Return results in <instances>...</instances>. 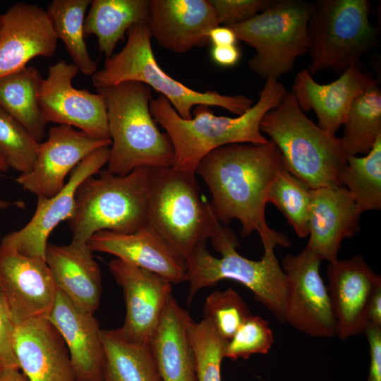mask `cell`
Wrapping results in <instances>:
<instances>
[{
  "label": "cell",
  "instance_id": "6da1fadb",
  "mask_svg": "<svg viewBox=\"0 0 381 381\" xmlns=\"http://www.w3.org/2000/svg\"><path fill=\"white\" fill-rule=\"evenodd\" d=\"M284 168L281 152L270 140L263 144L234 143L214 149L200 160L195 174L209 189L210 204L219 222L227 225L238 219L241 235L257 231L267 251L291 244L265 219L270 189Z\"/></svg>",
  "mask_w": 381,
  "mask_h": 381
},
{
  "label": "cell",
  "instance_id": "7a4b0ae2",
  "mask_svg": "<svg viewBox=\"0 0 381 381\" xmlns=\"http://www.w3.org/2000/svg\"><path fill=\"white\" fill-rule=\"evenodd\" d=\"M286 90L275 78L265 80L258 102L236 117L216 116L209 106L198 105L190 119L181 118L162 96L152 99L150 111L169 138L174 168L195 173L200 160L219 147L234 143L263 144L268 140L260 124L263 116L282 100Z\"/></svg>",
  "mask_w": 381,
  "mask_h": 381
},
{
  "label": "cell",
  "instance_id": "3957f363",
  "mask_svg": "<svg viewBox=\"0 0 381 381\" xmlns=\"http://www.w3.org/2000/svg\"><path fill=\"white\" fill-rule=\"evenodd\" d=\"M105 101L111 147L107 170L124 176L140 167L172 166L174 150L150 111L151 88L135 81L96 89Z\"/></svg>",
  "mask_w": 381,
  "mask_h": 381
},
{
  "label": "cell",
  "instance_id": "277c9868",
  "mask_svg": "<svg viewBox=\"0 0 381 381\" xmlns=\"http://www.w3.org/2000/svg\"><path fill=\"white\" fill-rule=\"evenodd\" d=\"M260 128L277 146L286 169L311 189L340 186L339 173L347 158L341 138L311 121L291 90L263 116Z\"/></svg>",
  "mask_w": 381,
  "mask_h": 381
},
{
  "label": "cell",
  "instance_id": "5b68a950",
  "mask_svg": "<svg viewBox=\"0 0 381 381\" xmlns=\"http://www.w3.org/2000/svg\"><path fill=\"white\" fill-rule=\"evenodd\" d=\"M126 34L123 49L107 58L104 67L92 75L96 89L127 81L142 83L160 93L184 119H192L195 106H215L240 116L253 105V100L245 95L198 92L167 74L155 57L147 23L133 25Z\"/></svg>",
  "mask_w": 381,
  "mask_h": 381
},
{
  "label": "cell",
  "instance_id": "8992f818",
  "mask_svg": "<svg viewBox=\"0 0 381 381\" xmlns=\"http://www.w3.org/2000/svg\"><path fill=\"white\" fill-rule=\"evenodd\" d=\"M150 169L138 168L124 176L106 169L84 180L68 220L72 241L87 243L99 231L131 234L147 224Z\"/></svg>",
  "mask_w": 381,
  "mask_h": 381
},
{
  "label": "cell",
  "instance_id": "52a82bcc",
  "mask_svg": "<svg viewBox=\"0 0 381 381\" xmlns=\"http://www.w3.org/2000/svg\"><path fill=\"white\" fill-rule=\"evenodd\" d=\"M195 174L173 167L150 169L147 224L185 260L223 225L202 195Z\"/></svg>",
  "mask_w": 381,
  "mask_h": 381
},
{
  "label": "cell",
  "instance_id": "ba28073f",
  "mask_svg": "<svg viewBox=\"0 0 381 381\" xmlns=\"http://www.w3.org/2000/svg\"><path fill=\"white\" fill-rule=\"evenodd\" d=\"M308 20L307 68L311 75L330 69L342 74L377 46L378 30L369 19L368 0H317Z\"/></svg>",
  "mask_w": 381,
  "mask_h": 381
},
{
  "label": "cell",
  "instance_id": "9c48e42d",
  "mask_svg": "<svg viewBox=\"0 0 381 381\" xmlns=\"http://www.w3.org/2000/svg\"><path fill=\"white\" fill-rule=\"evenodd\" d=\"M315 4L303 0H276L253 18L231 26L238 40L255 50L248 67L267 80L291 71L308 52V20Z\"/></svg>",
  "mask_w": 381,
  "mask_h": 381
},
{
  "label": "cell",
  "instance_id": "30bf717a",
  "mask_svg": "<svg viewBox=\"0 0 381 381\" xmlns=\"http://www.w3.org/2000/svg\"><path fill=\"white\" fill-rule=\"evenodd\" d=\"M205 243L197 246L186 259L188 305L199 290L228 279L251 290L255 299L272 313L279 322H285L287 280L274 250L265 251L260 260H252L236 251L238 240H229L214 248L222 255L216 258L207 250Z\"/></svg>",
  "mask_w": 381,
  "mask_h": 381
},
{
  "label": "cell",
  "instance_id": "8fae6325",
  "mask_svg": "<svg viewBox=\"0 0 381 381\" xmlns=\"http://www.w3.org/2000/svg\"><path fill=\"white\" fill-rule=\"evenodd\" d=\"M322 260L306 247L282 260L287 280L285 322L309 336L331 338L337 324L327 286L319 272Z\"/></svg>",
  "mask_w": 381,
  "mask_h": 381
},
{
  "label": "cell",
  "instance_id": "7c38bea8",
  "mask_svg": "<svg viewBox=\"0 0 381 381\" xmlns=\"http://www.w3.org/2000/svg\"><path fill=\"white\" fill-rule=\"evenodd\" d=\"M78 72L75 65L65 60L49 67L37 93L43 116L47 123L69 126L96 138L110 139L104 99L100 93L73 86Z\"/></svg>",
  "mask_w": 381,
  "mask_h": 381
},
{
  "label": "cell",
  "instance_id": "4fadbf2b",
  "mask_svg": "<svg viewBox=\"0 0 381 381\" xmlns=\"http://www.w3.org/2000/svg\"><path fill=\"white\" fill-rule=\"evenodd\" d=\"M109 147L99 148L83 159L71 172L64 188L50 198L37 197L35 212L22 229L6 234L0 246L29 257L45 259L48 238L61 222L73 215L75 194L79 185L107 164Z\"/></svg>",
  "mask_w": 381,
  "mask_h": 381
},
{
  "label": "cell",
  "instance_id": "5bb4252c",
  "mask_svg": "<svg viewBox=\"0 0 381 381\" xmlns=\"http://www.w3.org/2000/svg\"><path fill=\"white\" fill-rule=\"evenodd\" d=\"M111 145V139L96 138L69 126H52L47 139L39 143L32 169L16 181L37 197H52L64 188L66 177L83 159Z\"/></svg>",
  "mask_w": 381,
  "mask_h": 381
},
{
  "label": "cell",
  "instance_id": "9a60e30c",
  "mask_svg": "<svg viewBox=\"0 0 381 381\" xmlns=\"http://www.w3.org/2000/svg\"><path fill=\"white\" fill-rule=\"evenodd\" d=\"M0 289L15 326L47 318L58 291L44 258L26 256L1 246Z\"/></svg>",
  "mask_w": 381,
  "mask_h": 381
},
{
  "label": "cell",
  "instance_id": "2e32d148",
  "mask_svg": "<svg viewBox=\"0 0 381 381\" xmlns=\"http://www.w3.org/2000/svg\"><path fill=\"white\" fill-rule=\"evenodd\" d=\"M108 267L124 295L126 318L121 332L133 342L150 344L172 296V284L157 274L118 258L110 261Z\"/></svg>",
  "mask_w": 381,
  "mask_h": 381
},
{
  "label": "cell",
  "instance_id": "e0dca14e",
  "mask_svg": "<svg viewBox=\"0 0 381 381\" xmlns=\"http://www.w3.org/2000/svg\"><path fill=\"white\" fill-rule=\"evenodd\" d=\"M58 38L44 8L17 3L1 16L0 78L15 73L37 56L51 57Z\"/></svg>",
  "mask_w": 381,
  "mask_h": 381
},
{
  "label": "cell",
  "instance_id": "ac0fdd59",
  "mask_svg": "<svg viewBox=\"0 0 381 381\" xmlns=\"http://www.w3.org/2000/svg\"><path fill=\"white\" fill-rule=\"evenodd\" d=\"M327 277L337 335L345 340L363 333L368 322L370 302L375 289L381 284V277L361 255L329 262Z\"/></svg>",
  "mask_w": 381,
  "mask_h": 381
},
{
  "label": "cell",
  "instance_id": "d6986e66",
  "mask_svg": "<svg viewBox=\"0 0 381 381\" xmlns=\"http://www.w3.org/2000/svg\"><path fill=\"white\" fill-rule=\"evenodd\" d=\"M361 213L342 186L311 189L306 248L329 263L338 260L342 241L360 231Z\"/></svg>",
  "mask_w": 381,
  "mask_h": 381
},
{
  "label": "cell",
  "instance_id": "ffe728a7",
  "mask_svg": "<svg viewBox=\"0 0 381 381\" xmlns=\"http://www.w3.org/2000/svg\"><path fill=\"white\" fill-rule=\"evenodd\" d=\"M148 27L162 47L185 54L210 42V31L219 25L209 0H151Z\"/></svg>",
  "mask_w": 381,
  "mask_h": 381
},
{
  "label": "cell",
  "instance_id": "44dd1931",
  "mask_svg": "<svg viewBox=\"0 0 381 381\" xmlns=\"http://www.w3.org/2000/svg\"><path fill=\"white\" fill-rule=\"evenodd\" d=\"M87 246L92 253L111 254L157 274L172 284L186 282V260L148 224L131 234L99 231L90 238Z\"/></svg>",
  "mask_w": 381,
  "mask_h": 381
},
{
  "label": "cell",
  "instance_id": "7402d4cb",
  "mask_svg": "<svg viewBox=\"0 0 381 381\" xmlns=\"http://www.w3.org/2000/svg\"><path fill=\"white\" fill-rule=\"evenodd\" d=\"M377 83L357 65L351 66L336 80L325 85L318 83L307 69H303L296 75L291 91L301 109L303 112L313 110L318 126L335 135L354 100Z\"/></svg>",
  "mask_w": 381,
  "mask_h": 381
},
{
  "label": "cell",
  "instance_id": "603a6c76",
  "mask_svg": "<svg viewBox=\"0 0 381 381\" xmlns=\"http://www.w3.org/2000/svg\"><path fill=\"white\" fill-rule=\"evenodd\" d=\"M13 351L28 381H75L67 346L46 318L16 325Z\"/></svg>",
  "mask_w": 381,
  "mask_h": 381
},
{
  "label": "cell",
  "instance_id": "cb8c5ba5",
  "mask_svg": "<svg viewBox=\"0 0 381 381\" xmlns=\"http://www.w3.org/2000/svg\"><path fill=\"white\" fill-rule=\"evenodd\" d=\"M47 318L67 346L75 381H102V329L94 314L81 310L58 290Z\"/></svg>",
  "mask_w": 381,
  "mask_h": 381
},
{
  "label": "cell",
  "instance_id": "d4e9b609",
  "mask_svg": "<svg viewBox=\"0 0 381 381\" xmlns=\"http://www.w3.org/2000/svg\"><path fill=\"white\" fill-rule=\"evenodd\" d=\"M45 260L57 289L81 310L95 314L101 300L102 274L87 243H48Z\"/></svg>",
  "mask_w": 381,
  "mask_h": 381
},
{
  "label": "cell",
  "instance_id": "484cf974",
  "mask_svg": "<svg viewBox=\"0 0 381 381\" xmlns=\"http://www.w3.org/2000/svg\"><path fill=\"white\" fill-rule=\"evenodd\" d=\"M189 315L171 296L150 339L162 381H197L196 361L187 327Z\"/></svg>",
  "mask_w": 381,
  "mask_h": 381
},
{
  "label": "cell",
  "instance_id": "4316f807",
  "mask_svg": "<svg viewBox=\"0 0 381 381\" xmlns=\"http://www.w3.org/2000/svg\"><path fill=\"white\" fill-rule=\"evenodd\" d=\"M148 0H92L84 21V36L95 35L99 51L106 58L133 25L148 23Z\"/></svg>",
  "mask_w": 381,
  "mask_h": 381
},
{
  "label": "cell",
  "instance_id": "83f0119b",
  "mask_svg": "<svg viewBox=\"0 0 381 381\" xmlns=\"http://www.w3.org/2000/svg\"><path fill=\"white\" fill-rule=\"evenodd\" d=\"M102 381H162L149 344L128 339L120 329H102Z\"/></svg>",
  "mask_w": 381,
  "mask_h": 381
},
{
  "label": "cell",
  "instance_id": "f1b7e54d",
  "mask_svg": "<svg viewBox=\"0 0 381 381\" xmlns=\"http://www.w3.org/2000/svg\"><path fill=\"white\" fill-rule=\"evenodd\" d=\"M42 80L39 71L31 66L0 78V107L39 143L45 138L47 124L37 102Z\"/></svg>",
  "mask_w": 381,
  "mask_h": 381
},
{
  "label": "cell",
  "instance_id": "f546056e",
  "mask_svg": "<svg viewBox=\"0 0 381 381\" xmlns=\"http://www.w3.org/2000/svg\"><path fill=\"white\" fill-rule=\"evenodd\" d=\"M341 138L346 156L368 154L381 136V91L378 83L359 95L351 106Z\"/></svg>",
  "mask_w": 381,
  "mask_h": 381
},
{
  "label": "cell",
  "instance_id": "4dcf8cb0",
  "mask_svg": "<svg viewBox=\"0 0 381 381\" xmlns=\"http://www.w3.org/2000/svg\"><path fill=\"white\" fill-rule=\"evenodd\" d=\"M90 4V0H54L46 10L56 37L64 42L73 64L87 75L97 71V64L89 54L83 30Z\"/></svg>",
  "mask_w": 381,
  "mask_h": 381
},
{
  "label": "cell",
  "instance_id": "1f68e13d",
  "mask_svg": "<svg viewBox=\"0 0 381 381\" xmlns=\"http://www.w3.org/2000/svg\"><path fill=\"white\" fill-rule=\"evenodd\" d=\"M362 212L381 208V136L365 157L347 156L338 176Z\"/></svg>",
  "mask_w": 381,
  "mask_h": 381
},
{
  "label": "cell",
  "instance_id": "d6a6232c",
  "mask_svg": "<svg viewBox=\"0 0 381 381\" xmlns=\"http://www.w3.org/2000/svg\"><path fill=\"white\" fill-rule=\"evenodd\" d=\"M311 188L285 168L274 181L267 196V203L276 205L286 217L300 238L308 235V215Z\"/></svg>",
  "mask_w": 381,
  "mask_h": 381
},
{
  "label": "cell",
  "instance_id": "836d02e7",
  "mask_svg": "<svg viewBox=\"0 0 381 381\" xmlns=\"http://www.w3.org/2000/svg\"><path fill=\"white\" fill-rule=\"evenodd\" d=\"M187 327L196 361L197 381H222L221 364L228 341L205 318L196 322L189 315Z\"/></svg>",
  "mask_w": 381,
  "mask_h": 381
},
{
  "label": "cell",
  "instance_id": "e575fe53",
  "mask_svg": "<svg viewBox=\"0 0 381 381\" xmlns=\"http://www.w3.org/2000/svg\"><path fill=\"white\" fill-rule=\"evenodd\" d=\"M30 133L0 107V156L8 168L26 174L31 171L39 146Z\"/></svg>",
  "mask_w": 381,
  "mask_h": 381
},
{
  "label": "cell",
  "instance_id": "d590c367",
  "mask_svg": "<svg viewBox=\"0 0 381 381\" xmlns=\"http://www.w3.org/2000/svg\"><path fill=\"white\" fill-rule=\"evenodd\" d=\"M203 313L204 318L210 321L218 333L227 341L251 315L243 298L231 288L210 294L205 300Z\"/></svg>",
  "mask_w": 381,
  "mask_h": 381
},
{
  "label": "cell",
  "instance_id": "8d00e7d4",
  "mask_svg": "<svg viewBox=\"0 0 381 381\" xmlns=\"http://www.w3.org/2000/svg\"><path fill=\"white\" fill-rule=\"evenodd\" d=\"M274 342L267 320L258 315L248 316L227 341L224 358L246 359L255 353L267 354Z\"/></svg>",
  "mask_w": 381,
  "mask_h": 381
},
{
  "label": "cell",
  "instance_id": "74e56055",
  "mask_svg": "<svg viewBox=\"0 0 381 381\" xmlns=\"http://www.w3.org/2000/svg\"><path fill=\"white\" fill-rule=\"evenodd\" d=\"M220 25L244 23L272 6L276 0H209Z\"/></svg>",
  "mask_w": 381,
  "mask_h": 381
},
{
  "label": "cell",
  "instance_id": "f35d334b",
  "mask_svg": "<svg viewBox=\"0 0 381 381\" xmlns=\"http://www.w3.org/2000/svg\"><path fill=\"white\" fill-rule=\"evenodd\" d=\"M15 327L11 312L0 289V368L19 369L13 345Z\"/></svg>",
  "mask_w": 381,
  "mask_h": 381
},
{
  "label": "cell",
  "instance_id": "ab89813d",
  "mask_svg": "<svg viewBox=\"0 0 381 381\" xmlns=\"http://www.w3.org/2000/svg\"><path fill=\"white\" fill-rule=\"evenodd\" d=\"M370 346V369L368 381H381V327L367 325L363 332Z\"/></svg>",
  "mask_w": 381,
  "mask_h": 381
},
{
  "label": "cell",
  "instance_id": "60d3db41",
  "mask_svg": "<svg viewBox=\"0 0 381 381\" xmlns=\"http://www.w3.org/2000/svg\"><path fill=\"white\" fill-rule=\"evenodd\" d=\"M211 57L214 63L224 66H235L241 58V51L234 45L213 46L211 49Z\"/></svg>",
  "mask_w": 381,
  "mask_h": 381
},
{
  "label": "cell",
  "instance_id": "b9f144b4",
  "mask_svg": "<svg viewBox=\"0 0 381 381\" xmlns=\"http://www.w3.org/2000/svg\"><path fill=\"white\" fill-rule=\"evenodd\" d=\"M208 36L213 46L234 45L238 40L232 29L224 25H219L212 29Z\"/></svg>",
  "mask_w": 381,
  "mask_h": 381
},
{
  "label": "cell",
  "instance_id": "7bdbcfd3",
  "mask_svg": "<svg viewBox=\"0 0 381 381\" xmlns=\"http://www.w3.org/2000/svg\"><path fill=\"white\" fill-rule=\"evenodd\" d=\"M367 325L381 327V284L377 286L371 298Z\"/></svg>",
  "mask_w": 381,
  "mask_h": 381
},
{
  "label": "cell",
  "instance_id": "ee69618b",
  "mask_svg": "<svg viewBox=\"0 0 381 381\" xmlns=\"http://www.w3.org/2000/svg\"><path fill=\"white\" fill-rule=\"evenodd\" d=\"M0 381H28V380L20 369L0 368Z\"/></svg>",
  "mask_w": 381,
  "mask_h": 381
},
{
  "label": "cell",
  "instance_id": "f6af8a7d",
  "mask_svg": "<svg viewBox=\"0 0 381 381\" xmlns=\"http://www.w3.org/2000/svg\"><path fill=\"white\" fill-rule=\"evenodd\" d=\"M9 169L4 160L0 156V172H6Z\"/></svg>",
  "mask_w": 381,
  "mask_h": 381
},
{
  "label": "cell",
  "instance_id": "bcb514c9",
  "mask_svg": "<svg viewBox=\"0 0 381 381\" xmlns=\"http://www.w3.org/2000/svg\"><path fill=\"white\" fill-rule=\"evenodd\" d=\"M11 202L0 199V210L7 209L11 207Z\"/></svg>",
  "mask_w": 381,
  "mask_h": 381
},
{
  "label": "cell",
  "instance_id": "7dc6e473",
  "mask_svg": "<svg viewBox=\"0 0 381 381\" xmlns=\"http://www.w3.org/2000/svg\"><path fill=\"white\" fill-rule=\"evenodd\" d=\"M1 16H2V14L0 13V27H1Z\"/></svg>",
  "mask_w": 381,
  "mask_h": 381
},
{
  "label": "cell",
  "instance_id": "c3c4849f",
  "mask_svg": "<svg viewBox=\"0 0 381 381\" xmlns=\"http://www.w3.org/2000/svg\"><path fill=\"white\" fill-rule=\"evenodd\" d=\"M0 242H1V240H0Z\"/></svg>",
  "mask_w": 381,
  "mask_h": 381
}]
</instances>
